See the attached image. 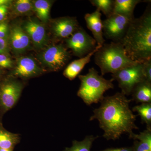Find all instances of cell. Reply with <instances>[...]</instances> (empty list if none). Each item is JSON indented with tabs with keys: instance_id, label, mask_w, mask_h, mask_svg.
Returning <instances> with one entry per match:
<instances>
[{
	"instance_id": "cell-5",
	"label": "cell",
	"mask_w": 151,
	"mask_h": 151,
	"mask_svg": "<svg viewBox=\"0 0 151 151\" xmlns=\"http://www.w3.org/2000/svg\"><path fill=\"white\" fill-rule=\"evenodd\" d=\"M142 63H136L112 74V78L114 81H118L122 93L126 96L131 95L134 87L140 82L145 80Z\"/></svg>"
},
{
	"instance_id": "cell-12",
	"label": "cell",
	"mask_w": 151,
	"mask_h": 151,
	"mask_svg": "<svg viewBox=\"0 0 151 151\" xmlns=\"http://www.w3.org/2000/svg\"><path fill=\"white\" fill-rule=\"evenodd\" d=\"M23 29L37 47L41 48L45 45L47 39L46 30L40 22L30 19L26 22Z\"/></svg>"
},
{
	"instance_id": "cell-30",
	"label": "cell",
	"mask_w": 151,
	"mask_h": 151,
	"mask_svg": "<svg viewBox=\"0 0 151 151\" xmlns=\"http://www.w3.org/2000/svg\"><path fill=\"white\" fill-rule=\"evenodd\" d=\"M12 2V1H9V0H0V6H9Z\"/></svg>"
},
{
	"instance_id": "cell-29",
	"label": "cell",
	"mask_w": 151,
	"mask_h": 151,
	"mask_svg": "<svg viewBox=\"0 0 151 151\" xmlns=\"http://www.w3.org/2000/svg\"><path fill=\"white\" fill-rule=\"evenodd\" d=\"M99 151H134L132 147H122L120 148H110Z\"/></svg>"
},
{
	"instance_id": "cell-3",
	"label": "cell",
	"mask_w": 151,
	"mask_h": 151,
	"mask_svg": "<svg viewBox=\"0 0 151 151\" xmlns=\"http://www.w3.org/2000/svg\"><path fill=\"white\" fill-rule=\"evenodd\" d=\"M95 64L101 70L102 76L113 73L124 68L135 64L127 55L124 46L120 42L104 44L94 54Z\"/></svg>"
},
{
	"instance_id": "cell-11",
	"label": "cell",
	"mask_w": 151,
	"mask_h": 151,
	"mask_svg": "<svg viewBox=\"0 0 151 151\" xmlns=\"http://www.w3.org/2000/svg\"><path fill=\"white\" fill-rule=\"evenodd\" d=\"M42 72L32 58L22 57L18 59L12 74L15 77L26 78L37 76Z\"/></svg>"
},
{
	"instance_id": "cell-8",
	"label": "cell",
	"mask_w": 151,
	"mask_h": 151,
	"mask_svg": "<svg viewBox=\"0 0 151 151\" xmlns=\"http://www.w3.org/2000/svg\"><path fill=\"white\" fill-rule=\"evenodd\" d=\"M132 20L113 14L103 21V36L113 42H120L126 35Z\"/></svg>"
},
{
	"instance_id": "cell-9",
	"label": "cell",
	"mask_w": 151,
	"mask_h": 151,
	"mask_svg": "<svg viewBox=\"0 0 151 151\" xmlns=\"http://www.w3.org/2000/svg\"><path fill=\"white\" fill-rule=\"evenodd\" d=\"M23 85L17 80L5 81L0 90V117L16 105L21 95Z\"/></svg>"
},
{
	"instance_id": "cell-16",
	"label": "cell",
	"mask_w": 151,
	"mask_h": 151,
	"mask_svg": "<svg viewBox=\"0 0 151 151\" xmlns=\"http://www.w3.org/2000/svg\"><path fill=\"white\" fill-rule=\"evenodd\" d=\"M143 1L141 0H114L113 14L133 19L135 18L134 12L135 7Z\"/></svg>"
},
{
	"instance_id": "cell-6",
	"label": "cell",
	"mask_w": 151,
	"mask_h": 151,
	"mask_svg": "<svg viewBox=\"0 0 151 151\" xmlns=\"http://www.w3.org/2000/svg\"><path fill=\"white\" fill-rule=\"evenodd\" d=\"M70 58V52L62 44L50 45L40 55L42 62L50 70L54 71L62 69Z\"/></svg>"
},
{
	"instance_id": "cell-4",
	"label": "cell",
	"mask_w": 151,
	"mask_h": 151,
	"mask_svg": "<svg viewBox=\"0 0 151 151\" xmlns=\"http://www.w3.org/2000/svg\"><path fill=\"white\" fill-rule=\"evenodd\" d=\"M78 77L81 85L77 96L88 106L101 102L105 92L114 88L113 78L108 80L103 78L94 68H89L86 75H79Z\"/></svg>"
},
{
	"instance_id": "cell-26",
	"label": "cell",
	"mask_w": 151,
	"mask_h": 151,
	"mask_svg": "<svg viewBox=\"0 0 151 151\" xmlns=\"http://www.w3.org/2000/svg\"><path fill=\"white\" fill-rule=\"evenodd\" d=\"M13 66V62L12 59L6 54H0V67L3 68H11Z\"/></svg>"
},
{
	"instance_id": "cell-19",
	"label": "cell",
	"mask_w": 151,
	"mask_h": 151,
	"mask_svg": "<svg viewBox=\"0 0 151 151\" xmlns=\"http://www.w3.org/2000/svg\"><path fill=\"white\" fill-rule=\"evenodd\" d=\"M20 141L19 134L9 132L0 122V148L14 150Z\"/></svg>"
},
{
	"instance_id": "cell-15",
	"label": "cell",
	"mask_w": 151,
	"mask_h": 151,
	"mask_svg": "<svg viewBox=\"0 0 151 151\" xmlns=\"http://www.w3.org/2000/svg\"><path fill=\"white\" fill-rule=\"evenodd\" d=\"M103 45H97L96 48L93 51L87 54L86 56L79 59L73 60L70 63L63 72V75L70 80H73L78 76L84 66L91 60V57Z\"/></svg>"
},
{
	"instance_id": "cell-1",
	"label": "cell",
	"mask_w": 151,
	"mask_h": 151,
	"mask_svg": "<svg viewBox=\"0 0 151 151\" xmlns=\"http://www.w3.org/2000/svg\"><path fill=\"white\" fill-rule=\"evenodd\" d=\"M132 101L122 92L104 97L100 107L93 111L89 121H98L104 131L103 137L107 140H116L124 134H128L131 139L133 130L139 129L135 124L137 116L130 109Z\"/></svg>"
},
{
	"instance_id": "cell-2",
	"label": "cell",
	"mask_w": 151,
	"mask_h": 151,
	"mask_svg": "<svg viewBox=\"0 0 151 151\" xmlns=\"http://www.w3.org/2000/svg\"><path fill=\"white\" fill-rule=\"evenodd\" d=\"M120 42L133 61L142 63L151 59L150 5L142 16L132 20Z\"/></svg>"
},
{
	"instance_id": "cell-32",
	"label": "cell",
	"mask_w": 151,
	"mask_h": 151,
	"mask_svg": "<svg viewBox=\"0 0 151 151\" xmlns=\"http://www.w3.org/2000/svg\"><path fill=\"white\" fill-rule=\"evenodd\" d=\"M9 6L4 5L0 6V14L4 11L8 10Z\"/></svg>"
},
{
	"instance_id": "cell-23",
	"label": "cell",
	"mask_w": 151,
	"mask_h": 151,
	"mask_svg": "<svg viewBox=\"0 0 151 151\" xmlns=\"http://www.w3.org/2000/svg\"><path fill=\"white\" fill-rule=\"evenodd\" d=\"M89 2L97 9L102 11L106 17L113 14L114 0H90Z\"/></svg>"
},
{
	"instance_id": "cell-31",
	"label": "cell",
	"mask_w": 151,
	"mask_h": 151,
	"mask_svg": "<svg viewBox=\"0 0 151 151\" xmlns=\"http://www.w3.org/2000/svg\"><path fill=\"white\" fill-rule=\"evenodd\" d=\"M8 10L4 11L0 14V22L2 21L6 17V16L7 14Z\"/></svg>"
},
{
	"instance_id": "cell-33",
	"label": "cell",
	"mask_w": 151,
	"mask_h": 151,
	"mask_svg": "<svg viewBox=\"0 0 151 151\" xmlns=\"http://www.w3.org/2000/svg\"><path fill=\"white\" fill-rule=\"evenodd\" d=\"M0 151H14V150H9V149L0 148Z\"/></svg>"
},
{
	"instance_id": "cell-28",
	"label": "cell",
	"mask_w": 151,
	"mask_h": 151,
	"mask_svg": "<svg viewBox=\"0 0 151 151\" xmlns=\"http://www.w3.org/2000/svg\"><path fill=\"white\" fill-rule=\"evenodd\" d=\"M8 49V41L6 39L0 38V54H6Z\"/></svg>"
},
{
	"instance_id": "cell-13",
	"label": "cell",
	"mask_w": 151,
	"mask_h": 151,
	"mask_svg": "<svg viewBox=\"0 0 151 151\" xmlns=\"http://www.w3.org/2000/svg\"><path fill=\"white\" fill-rule=\"evenodd\" d=\"M9 35L10 45L16 53H22L29 47L30 40L23 28L18 25L13 26Z\"/></svg>"
},
{
	"instance_id": "cell-25",
	"label": "cell",
	"mask_w": 151,
	"mask_h": 151,
	"mask_svg": "<svg viewBox=\"0 0 151 151\" xmlns=\"http://www.w3.org/2000/svg\"><path fill=\"white\" fill-rule=\"evenodd\" d=\"M143 74L146 81L151 83V59L142 62Z\"/></svg>"
},
{
	"instance_id": "cell-20",
	"label": "cell",
	"mask_w": 151,
	"mask_h": 151,
	"mask_svg": "<svg viewBox=\"0 0 151 151\" xmlns=\"http://www.w3.org/2000/svg\"><path fill=\"white\" fill-rule=\"evenodd\" d=\"M33 9L42 21L47 22L50 17L51 2L46 0H36L32 2Z\"/></svg>"
},
{
	"instance_id": "cell-24",
	"label": "cell",
	"mask_w": 151,
	"mask_h": 151,
	"mask_svg": "<svg viewBox=\"0 0 151 151\" xmlns=\"http://www.w3.org/2000/svg\"><path fill=\"white\" fill-rule=\"evenodd\" d=\"M14 9L18 14L27 13L33 9L32 2L29 0H18L14 4Z\"/></svg>"
},
{
	"instance_id": "cell-17",
	"label": "cell",
	"mask_w": 151,
	"mask_h": 151,
	"mask_svg": "<svg viewBox=\"0 0 151 151\" xmlns=\"http://www.w3.org/2000/svg\"><path fill=\"white\" fill-rule=\"evenodd\" d=\"M132 101L137 103H151V83L146 80L137 84L132 90Z\"/></svg>"
},
{
	"instance_id": "cell-21",
	"label": "cell",
	"mask_w": 151,
	"mask_h": 151,
	"mask_svg": "<svg viewBox=\"0 0 151 151\" xmlns=\"http://www.w3.org/2000/svg\"><path fill=\"white\" fill-rule=\"evenodd\" d=\"M98 138V136L89 135L86 136L82 141L73 140L72 146L65 148L63 151H90L93 143Z\"/></svg>"
},
{
	"instance_id": "cell-14",
	"label": "cell",
	"mask_w": 151,
	"mask_h": 151,
	"mask_svg": "<svg viewBox=\"0 0 151 151\" xmlns=\"http://www.w3.org/2000/svg\"><path fill=\"white\" fill-rule=\"evenodd\" d=\"M102 15L99 10L96 9L91 14H86L84 16L86 26L92 32L97 45H103L105 40L103 37V21Z\"/></svg>"
},
{
	"instance_id": "cell-18",
	"label": "cell",
	"mask_w": 151,
	"mask_h": 151,
	"mask_svg": "<svg viewBox=\"0 0 151 151\" xmlns=\"http://www.w3.org/2000/svg\"><path fill=\"white\" fill-rule=\"evenodd\" d=\"M131 139L134 140L133 151H151V130L146 129L138 134L134 133Z\"/></svg>"
},
{
	"instance_id": "cell-27",
	"label": "cell",
	"mask_w": 151,
	"mask_h": 151,
	"mask_svg": "<svg viewBox=\"0 0 151 151\" xmlns=\"http://www.w3.org/2000/svg\"><path fill=\"white\" fill-rule=\"evenodd\" d=\"M9 29L8 24L4 22H0V38L7 39L9 35Z\"/></svg>"
},
{
	"instance_id": "cell-7",
	"label": "cell",
	"mask_w": 151,
	"mask_h": 151,
	"mask_svg": "<svg viewBox=\"0 0 151 151\" xmlns=\"http://www.w3.org/2000/svg\"><path fill=\"white\" fill-rule=\"evenodd\" d=\"M66 48L79 58L86 56L96 48V42L82 27H79L70 37L65 40Z\"/></svg>"
},
{
	"instance_id": "cell-10",
	"label": "cell",
	"mask_w": 151,
	"mask_h": 151,
	"mask_svg": "<svg viewBox=\"0 0 151 151\" xmlns=\"http://www.w3.org/2000/svg\"><path fill=\"white\" fill-rule=\"evenodd\" d=\"M80 27L76 18L64 17L53 22L52 30L55 37L58 40H65L70 37Z\"/></svg>"
},
{
	"instance_id": "cell-22",
	"label": "cell",
	"mask_w": 151,
	"mask_h": 151,
	"mask_svg": "<svg viewBox=\"0 0 151 151\" xmlns=\"http://www.w3.org/2000/svg\"><path fill=\"white\" fill-rule=\"evenodd\" d=\"M132 111L137 112L140 116L142 124H146L147 129L151 130V103H142L136 105Z\"/></svg>"
}]
</instances>
